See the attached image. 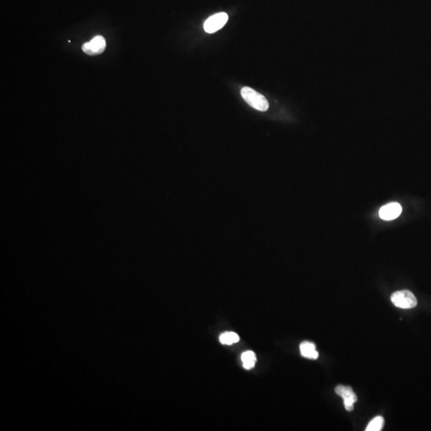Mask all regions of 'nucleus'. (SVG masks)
Here are the masks:
<instances>
[{"label": "nucleus", "mask_w": 431, "mask_h": 431, "mask_svg": "<svg viewBox=\"0 0 431 431\" xmlns=\"http://www.w3.org/2000/svg\"><path fill=\"white\" fill-rule=\"evenodd\" d=\"M241 96L249 106L259 111H266L269 107L266 97L250 87H244L241 90Z\"/></svg>", "instance_id": "obj_1"}, {"label": "nucleus", "mask_w": 431, "mask_h": 431, "mask_svg": "<svg viewBox=\"0 0 431 431\" xmlns=\"http://www.w3.org/2000/svg\"><path fill=\"white\" fill-rule=\"evenodd\" d=\"M392 303L395 307L402 309H410L416 307L418 304L416 297L412 291L408 290L396 291L390 297Z\"/></svg>", "instance_id": "obj_2"}, {"label": "nucleus", "mask_w": 431, "mask_h": 431, "mask_svg": "<svg viewBox=\"0 0 431 431\" xmlns=\"http://www.w3.org/2000/svg\"><path fill=\"white\" fill-rule=\"evenodd\" d=\"M228 20V14L225 12L218 13L209 17L204 24V30L208 34L219 31L226 24Z\"/></svg>", "instance_id": "obj_3"}, {"label": "nucleus", "mask_w": 431, "mask_h": 431, "mask_svg": "<svg viewBox=\"0 0 431 431\" xmlns=\"http://www.w3.org/2000/svg\"><path fill=\"white\" fill-rule=\"evenodd\" d=\"M336 393L340 395L343 399V405L347 412H352L354 409V404L357 402V395H356L350 386L339 385L336 387Z\"/></svg>", "instance_id": "obj_4"}, {"label": "nucleus", "mask_w": 431, "mask_h": 431, "mask_svg": "<svg viewBox=\"0 0 431 431\" xmlns=\"http://www.w3.org/2000/svg\"><path fill=\"white\" fill-rule=\"evenodd\" d=\"M106 43L103 36L97 35L88 43L83 44V50L88 55L102 54L106 49Z\"/></svg>", "instance_id": "obj_5"}, {"label": "nucleus", "mask_w": 431, "mask_h": 431, "mask_svg": "<svg viewBox=\"0 0 431 431\" xmlns=\"http://www.w3.org/2000/svg\"><path fill=\"white\" fill-rule=\"evenodd\" d=\"M402 211V206L399 203L393 202L382 207L379 210V215L384 221H392L399 218Z\"/></svg>", "instance_id": "obj_6"}, {"label": "nucleus", "mask_w": 431, "mask_h": 431, "mask_svg": "<svg viewBox=\"0 0 431 431\" xmlns=\"http://www.w3.org/2000/svg\"><path fill=\"white\" fill-rule=\"evenodd\" d=\"M300 353L304 358L310 359H316L319 357V353L316 350V345L311 342H303L300 346Z\"/></svg>", "instance_id": "obj_7"}, {"label": "nucleus", "mask_w": 431, "mask_h": 431, "mask_svg": "<svg viewBox=\"0 0 431 431\" xmlns=\"http://www.w3.org/2000/svg\"><path fill=\"white\" fill-rule=\"evenodd\" d=\"M241 361L243 363V366L246 370H251L253 368L257 362V356L255 353L251 350H248L243 353L241 356Z\"/></svg>", "instance_id": "obj_8"}, {"label": "nucleus", "mask_w": 431, "mask_h": 431, "mask_svg": "<svg viewBox=\"0 0 431 431\" xmlns=\"http://www.w3.org/2000/svg\"><path fill=\"white\" fill-rule=\"evenodd\" d=\"M240 337L237 333L232 331L224 332L220 336V342L223 344L232 345L239 342Z\"/></svg>", "instance_id": "obj_9"}, {"label": "nucleus", "mask_w": 431, "mask_h": 431, "mask_svg": "<svg viewBox=\"0 0 431 431\" xmlns=\"http://www.w3.org/2000/svg\"><path fill=\"white\" fill-rule=\"evenodd\" d=\"M384 426V419L382 416H377L369 422L366 426V431H380Z\"/></svg>", "instance_id": "obj_10"}]
</instances>
